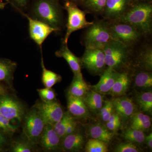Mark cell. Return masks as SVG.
<instances>
[{"instance_id":"obj_23","label":"cell","mask_w":152,"mask_h":152,"mask_svg":"<svg viewBox=\"0 0 152 152\" xmlns=\"http://www.w3.org/2000/svg\"><path fill=\"white\" fill-rule=\"evenodd\" d=\"M17 67V63L10 60H0V82H7L12 87L14 75Z\"/></svg>"},{"instance_id":"obj_36","label":"cell","mask_w":152,"mask_h":152,"mask_svg":"<svg viewBox=\"0 0 152 152\" xmlns=\"http://www.w3.org/2000/svg\"><path fill=\"white\" fill-rule=\"evenodd\" d=\"M114 151L116 152H138L140 150L133 143L129 142L120 143L115 148Z\"/></svg>"},{"instance_id":"obj_8","label":"cell","mask_w":152,"mask_h":152,"mask_svg":"<svg viewBox=\"0 0 152 152\" xmlns=\"http://www.w3.org/2000/svg\"><path fill=\"white\" fill-rule=\"evenodd\" d=\"M26 112L24 104L14 96L6 94L0 96V114L11 121L22 122Z\"/></svg>"},{"instance_id":"obj_19","label":"cell","mask_w":152,"mask_h":152,"mask_svg":"<svg viewBox=\"0 0 152 152\" xmlns=\"http://www.w3.org/2000/svg\"><path fill=\"white\" fill-rule=\"evenodd\" d=\"M88 86L85 81L82 74L74 75L72 81L68 90L67 94L77 97H84L88 91Z\"/></svg>"},{"instance_id":"obj_33","label":"cell","mask_w":152,"mask_h":152,"mask_svg":"<svg viewBox=\"0 0 152 152\" xmlns=\"http://www.w3.org/2000/svg\"><path fill=\"white\" fill-rule=\"evenodd\" d=\"M114 111L113 104L112 100L104 101L103 105L98 115L104 122H107Z\"/></svg>"},{"instance_id":"obj_11","label":"cell","mask_w":152,"mask_h":152,"mask_svg":"<svg viewBox=\"0 0 152 152\" xmlns=\"http://www.w3.org/2000/svg\"><path fill=\"white\" fill-rule=\"evenodd\" d=\"M40 112L46 124L53 126L64 113L62 107L56 101H39L34 105Z\"/></svg>"},{"instance_id":"obj_17","label":"cell","mask_w":152,"mask_h":152,"mask_svg":"<svg viewBox=\"0 0 152 152\" xmlns=\"http://www.w3.org/2000/svg\"><path fill=\"white\" fill-rule=\"evenodd\" d=\"M85 137L78 131L65 136L61 141V148L65 151L79 152L84 145Z\"/></svg>"},{"instance_id":"obj_2","label":"cell","mask_w":152,"mask_h":152,"mask_svg":"<svg viewBox=\"0 0 152 152\" xmlns=\"http://www.w3.org/2000/svg\"><path fill=\"white\" fill-rule=\"evenodd\" d=\"M32 12L34 18L56 28L61 29L63 20L58 0H34Z\"/></svg>"},{"instance_id":"obj_3","label":"cell","mask_w":152,"mask_h":152,"mask_svg":"<svg viewBox=\"0 0 152 152\" xmlns=\"http://www.w3.org/2000/svg\"><path fill=\"white\" fill-rule=\"evenodd\" d=\"M87 28L84 36L86 48L103 49L107 44L115 40L109 30L108 21H95Z\"/></svg>"},{"instance_id":"obj_39","label":"cell","mask_w":152,"mask_h":152,"mask_svg":"<svg viewBox=\"0 0 152 152\" xmlns=\"http://www.w3.org/2000/svg\"><path fill=\"white\" fill-rule=\"evenodd\" d=\"M105 126L111 132H115L118 130L121 126V120H117L113 121L107 122Z\"/></svg>"},{"instance_id":"obj_13","label":"cell","mask_w":152,"mask_h":152,"mask_svg":"<svg viewBox=\"0 0 152 152\" xmlns=\"http://www.w3.org/2000/svg\"><path fill=\"white\" fill-rule=\"evenodd\" d=\"M61 141L53 125L46 124L38 143L45 151L53 152L61 148Z\"/></svg>"},{"instance_id":"obj_1","label":"cell","mask_w":152,"mask_h":152,"mask_svg":"<svg viewBox=\"0 0 152 152\" xmlns=\"http://www.w3.org/2000/svg\"><path fill=\"white\" fill-rule=\"evenodd\" d=\"M116 22L132 25L144 35L151 34L152 29L151 3L134 0L124 15Z\"/></svg>"},{"instance_id":"obj_6","label":"cell","mask_w":152,"mask_h":152,"mask_svg":"<svg viewBox=\"0 0 152 152\" xmlns=\"http://www.w3.org/2000/svg\"><path fill=\"white\" fill-rule=\"evenodd\" d=\"M131 49L119 41H111L103 49L106 66L116 70L122 66L127 61Z\"/></svg>"},{"instance_id":"obj_14","label":"cell","mask_w":152,"mask_h":152,"mask_svg":"<svg viewBox=\"0 0 152 152\" xmlns=\"http://www.w3.org/2000/svg\"><path fill=\"white\" fill-rule=\"evenodd\" d=\"M119 74L116 70L107 68L102 74L99 81L92 86V90L102 94H109Z\"/></svg>"},{"instance_id":"obj_24","label":"cell","mask_w":152,"mask_h":152,"mask_svg":"<svg viewBox=\"0 0 152 152\" xmlns=\"http://www.w3.org/2000/svg\"><path fill=\"white\" fill-rule=\"evenodd\" d=\"M41 65L42 68V83L45 87L52 88L61 81L62 77L60 75L46 69L44 64L42 56L41 58Z\"/></svg>"},{"instance_id":"obj_15","label":"cell","mask_w":152,"mask_h":152,"mask_svg":"<svg viewBox=\"0 0 152 152\" xmlns=\"http://www.w3.org/2000/svg\"><path fill=\"white\" fill-rule=\"evenodd\" d=\"M67 111L74 118L85 119L90 117L89 110L85 103L83 98L67 94Z\"/></svg>"},{"instance_id":"obj_46","label":"cell","mask_w":152,"mask_h":152,"mask_svg":"<svg viewBox=\"0 0 152 152\" xmlns=\"http://www.w3.org/2000/svg\"><path fill=\"white\" fill-rule=\"evenodd\" d=\"M5 4L0 1V9H4L5 7Z\"/></svg>"},{"instance_id":"obj_21","label":"cell","mask_w":152,"mask_h":152,"mask_svg":"<svg viewBox=\"0 0 152 152\" xmlns=\"http://www.w3.org/2000/svg\"><path fill=\"white\" fill-rule=\"evenodd\" d=\"M83 99L90 111L94 114L99 113L104 104L103 94L94 90H89Z\"/></svg>"},{"instance_id":"obj_40","label":"cell","mask_w":152,"mask_h":152,"mask_svg":"<svg viewBox=\"0 0 152 152\" xmlns=\"http://www.w3.org/2000/svg\"><path fill=\"white\" fill-rule=\"evenodd\" d=\"M151 121H150L145 122L138 123V124H131V127L144 132L149 129L151 127Z\"/></svg>"},{"instance_id":"obj_43","label":"cell","mask_w":152,"mask_h":152,"mask_svg":"<svg viewBox=\"0 0 152 152\" xmlns=\"http://www.w3.org/2000/svg\"><path fill=\"white\" fill-rule=\"evenodd\" d=\"M7 94V91L5 88L1 85L0 84V96L2 95Z\"/></svg>"},{"instance_id":"obj_7","label":"cell","mask_w":152,"mask_h":152,"mask_svg":"<svg viewBox=\"0 0 152 152\" xmlns=\"http://www.w3.org/2000/svg\"><path fill=\"white\" fill-rule=\"evenodd\" d=\"M64 8L68 14L66 24V32L63 43L67 44L68 39L71 34L77 30L88 28L94 23L88 22L86 18V13L79 8L77 4L66 1Z\"/></svg>"},{"instance_id":"obj_4","label":"cell","mask_w":152,"mask_h":152,"mask_svg":"<svg viewBox=\"0 0 152 152\" xmlns=\"http://www.w3.org/2000/svg\"><path fill=\"white\" fill-rule=\"evenodd\" d=\"M22 122L25 137L32 143L37 145L46 124L40 113L33 106L26 112Z\"/></svg>"},{"instance_id":"obj_45","label":"cell","mask_w":152,"mask_h":152,"mask_svg":"<svg viewBox=\"0 0 152 152\" xmlns=\"http://www.w3.org/2000/svg\"><path fill=\"white\" fill-rule=\"evenodd\" d=\"M64 1H70L72 2H73L75 3V4H77V3L81 2L82 0H64Z\"/></svg>"},{"instance_id":"obj_41","label":"cell","mask_w":152,"mask_h":152,"mask_svg":"<svg viewBox=\"0 0 152 152\" xmlns=\"http://www.w3.org/2000/svg\"><path fill=\"white\" fill-rule=\"evenodd\" d=\"M13 3L12 4L14 7L24 8L27 5L29 0H12Z\"/></svg>"},{"instance_id":"obj_27","label":"cell","mask_w":152,"mask_h":152,"mask_svg":"<svg viewBox=\"0 0 152 152\" xmlns=\"http://www.w3.org/2000/svg\"><path fill=\"white\" fill-rule=\"evenodd\" d=\"M35 145L25 137L23 139L14 140L11 144V151L13 152H34Z\"/></svg>"},{"instance_id":"obj_32","label":"cell","mask_w":152,"mask_h":152,"mask_svg":"<svg viewBox=\"0 0 152 152\" xmlns=\"http://www.w3.org/2000/svg\"><path fill=\"white\" fill-rule=\"evenodd\" d=\"M107 143L96 139H91L87 142L85 151L87 152H107L108 151Z\"/></svg>"},{"instance_id":"obj_47","label":"cell","mask_w":152,"mask_h":152,"mask_svg":"<svg viewBox=\"0 0 152 152\" xmlns=\"http://www.w3.org/2000/svg\"><path fill=\"white\" fill-rule=\"evenodd\" d=\"M135 1H142L151 2V0H135Z\"/></svg>"},{"instance_id":"obj_30","label":"cell","mask_w":152,"mask_h":152,"mask_svg":"<svg viewBox=\"0 0 152 152\" xmlns=\"http://www.w3.org/2000/svg\"><path fill=\"white\" fill-rule=\"evenodd\" d=\"M144 132L137 129L130 128L127 129L123 134V137L128 142L140 144L145 142Z\"/></svg>"},{"instance_id":"obj_31","label":"cell","mask_w":152,"mask_h":152,"mask_svg":"<svg viewBox=\"0 0 152 152\" xmlns=\"http://www.w3.org/2000/svg\"><path fill=\"white\" fill-rule=\"evenodd\" d=\"M73 118V117L69 113V112H66L64 113L62 118L53 126L55 131L59 136L61 140L64 137L66 129Z\"/></svg>"},{"instance_id":"obj_28","label":"cell","mask_w":152,"mask_h":152,"mask_svg":"<svg viewBox=\"0 0 152 152\" xmlns=\"http://www.w3.org/2000/svg\"><path fill=\"white\" fill-rule=\"evenodd\" d=\"M137 103L143 112L151 114L152 92L151 91L141 93L137 98Z\"/></svg>"},{"instance_id":"obj_20","label":"cell","mask_w":152,"mask_h":152,"mask_svg":"<svg viewBox=\"0 0 152 152\" xmlns=\"http://www.w3.org/2000/svg\"><path fill=\"white\" fill-rule=\"evenodd\" d=\"M88 133L92 139H96L105 142H110L113 137V133L108 129L105 126L96 123L88 127Z\"/></svg>"},{"instance_id":"obj_35","label":"cell","mask_w":152,"mask_h":152,"mask_svg":"<svg viewBox=\"0 0 152 152\" xmlns=\"http://www.w3.org/2000/svg\"><path fill=\"white\" fill-rule=\"evenodd\" d=\"M17 126L11 124V121L8 119L0 114V129L7 134H14L17 131Z\"/></svg>"},{"instance_id":"obj_37","label":"cell","mask_w":152,"mask_h":152,"mask_svg":"<svg viewBox=\"0 0 152 152\" xmlns=\"http://www.w3.org/2000/svg\"><path fill=\"white\" fill-rule=\"evenodd\" d=\"M151 121L148 115L142 113H138L134 114L132 116V124H138Z\"/></svg>"},{"instance_id":"obj_9","label":"cell","mask_w":152,"mask_h":152,"mask_svg":"<svg viewBox=\"0 0 152 152\" xmlns=\"http://www.w3.org/2000/svg\"><path fill=\"white\" fill-rule=\"evenodd\" d=\"M80 60L82 65L94 75H102L106 69L103 49L86 48Z\"/></svg>"},{"instance_id":"obj_34","label":"cell","mask_w":152,"mask_h":152,"mask_svg":"<svg viewBox=\"0 0 152 152\" xmlns=\"http://www.w3.org/2000/svg\"><path fill=\"white\" fill-rule=\"evenodd\" d=\"M41 100L44 102H51L56 100V94L52 88H45L37 90Z\"/></svg>"},{"instance_id":"obj_18","label":"cell","mask_w":152,"mask_h":152,"mask_svg":"<svg viewBox=\"0 0 152 152\" xmlns=\"http://www.w3.org/2000/svg\"><path fill=\"white\" fill-rule=\"evenodd\" d=\"M63 44L61 48L55 53L56 56L62 58L66 60L74 75L82 74V64L80 58L76 56L68 48L67 44L64 43Z\"/></svg>"},{"instance_id":"obj_5","label":"cell","mask_w":152,"mask_h":152,"mask_svg":"<svg viewBox=\"0 0 152 152\" xmlns=\"http://www.w3.org/2000/svg\"><path fill=\"white\" fill-rule=\"evenodd\" d=\"M108 22L109 30L114 39L130 48L145 36L135 27L127 23Z\"/></svg>"},{"instance_id":"obj_29","label":"cell","mask_w":152,"mask_h":152,"mask_svg":"<svg viewBox=\"0 0 152 152\" xmlns=\"http://www.w3.org/2000/svg\"><path fill=\"white\" fill-rule=\"evenodd\" d=\"M135 84L140 88H150L152 86V75L150 71L139 72L135 77Z\"/></svg>"},{"instance_id":"obj_25","label":"cell","mask_w":152,"mask_h":152,"mask_svg":"<svg viewBox=\"0 0 152 152\" xmlns=\"http://www.w3.org/2000/svg\"><path fill=\"white\" fill-rule=\"evenodd\" d=\"M107 0H82L84 8L88 12L96 15H102Z\"/></svg>"},{"instance_id":"obj_26","label":"cell","mask_w":152,"mask_h":152,"mask_svg":"<svg viewBox=\"0 0 152 152\" xmlns=\"http://www.w3.org/2000/svg\"><path fill=\"white\" fill-rule=\"evenodd\" d=\"M138 63L144 70L150 71L152 69V48L150 45L144 47L139 53Z\"/></svg>"},{"instance_id":"obj_44","label":"cell","mask_w":152,"mask_h":152,"mask_svg":"<svg viewBox=\"0 0 152 152\" xmlns=\"http://www.w3.org/2000/svg\"><path fill=\"white\" fill-rule=\"evenodd\" d=\"M5 142V139L3 137L2 134L0 133V146L4 144Z\"/></svg>"},{"instance_id":"obj_10","label":"cell","mask_w":152,"mask_h":152,"mask_svg":"<svg viewBox=\"0 0 152 152\" xmlns=\"http://www.w3.org/2000/svg\"><path fill=\"white\" fill-rule=\"evenodd\" d=\"M26 18L28 21L30 37L38 46L42 47L46 39L51 33L61 31V29L54 28L46 23L29 16L20 9L15 7Z\"/></svg>"},{"instance_id":"obj_42","label":"cell","mask_w":152,"mask_h":152,"mask_svg":"<svg viewBox=\"0 0 152 152\" xmlns=\"http://www.w3.org/2000/svg\"><path fill=\"white\" fill-rule=\"evenodd\" d=\"M145 142L147 144L148 146L150 149L152 148V134L150 133L149 134L146 136H145Z\"/></svg>"},{"instance_id":"obj_38","label":"cell","mask_w":152,"mask_h":152,"mask_svg":"<svg viewBox=\"0 0 152 152\" xmlns=\"http://www.w3.org/2000/svg\"><path fill=\"white\" fill-rule=\"evenodd\" d=\"M77 123L75 119L73 118L69 123L66 129L64 137L67 135L75 132L76 131H77Z\"/></svg>"},{"instance_id":"obj_16","label":"cell","mask_w":152,"mask_h":152,"mask_svg":"<svg viewBox=\"0 0 152 152\" xmlns=\"http://www.w3.org/2000/svg\"><path fill=\"white\" fill-rule=\"evenodd\" d=\"M114 111L123 121H126L132 116L135 106L133 101L127 97H117L113 100Z\"/></svg>"},{"instance_id":"obj_22","label":"cell","mask_w":152,"mask_h":152,"mask_svg":"<svg viewBox=\"0 0 152 152\" xmlns=\"http://www.w3.org/2000/svg\"><path fill=\"white\" fill-rule=\"evenodd\" d=\"M131 83L130 77L127 72L120 73L109 94L119 97L124 94L129 89Z\"/></svg>"},{"instance_id":"obj_12","label":"cell","mask_w":152,"mask_h":152,"mask_svg":"<svg viewBox=\"0 0 152 152\" xmlns=\"http://www.w3.org/2000/svg\"><path fill=\"white\" fill-rule=\"evenodd\" d=\"M134 0H107L102 15L110 22L117 21L124 15Z\"/></svg>"}]
</instances>
